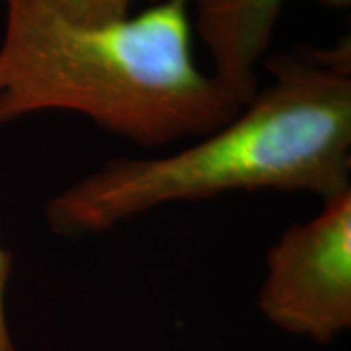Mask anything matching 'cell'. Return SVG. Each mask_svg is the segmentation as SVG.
Returning <instances> with one entry per match:
<instances>
[{"label":"cell","mask_w":351,"mask_h":351,"mask_svg":"<svg viewBox=\"0 0 351 351\" xmlns=\"http://www.w3.org/2000/svg\"><path fill=\"white\" fill-rule=\"evenodd\" d=\"M271 82L223 127L156 158H112L45 205L59 237L104 232L162 205L234 191L351 189V43L265 59Z\"/></svg>","instance_id":"6da1fadb"},{"label":"cell","mask_w":351,"mask_h":351,"mask_svg":"<svg viewBox=\"0 0 351 351\" xmlns=\"http://www.w3.org/2000/svg\"><path fill=\"white\" fill-rule=\"evenodd\" d=\"M4 8L0 123L73 112L156 149L203 137L242 108L195 63L189 0L101 25L69 22L39 0H4Z\"/></svg>","instance_id":"7a4b0ae2"},{"label":"cell","mask_w":351,"mask_h":351,"mask_svg":"<svg viewBox=\"0 0 351 351\" xmlns=\"http://www.w3.org/2000/svg\"><path fill=\"white\" fill-rule=\"evenodd\" d=\"M258 308L274 326L320 346L351 328V189L289 226L265 256Z\"/></svg>","instance_id":"3957f363"},{"label":"cell","mask_w":351,"mask_h":351,"mask_svg":"<svg viewBox=\"0 0 351 351\" xmlns=\"http://www.w3.org/2000/svg\"><path fill=\"white\" fill-rule=\"evenodd\" d=\"M287 0H189L191 27L205 43L213 80L240 106L260 90L258 66L271 45L276 24ZM348 8L351 0H322Z\"/></svg>","instance_id":"277c9868"},{"label":"cell","mask_w":351,"mask_h":351,"mask_svg":"<svg viewBox=\"0 0 351 351\" xmlns=\"http://www.w3.org/2000/svg\"><path fill=\"white\" fill-rule=\"evenodd\" d=\"M64 20L80 25H101L131 16L135 0H39ZM162 2V0H151Z\"/></svg>","instance_id":"5b68a950"},{"label":"cell","mask_w":351,"mask_h":351,"mask_svg":"<svg viewBox=\"0 0 351 351\" xmlns=\"http://www.w3.org/2000/svg\"><path fill=\"white\" fill-rule=\"evenodd\" d=\"M12 274V254L0 246V351H18L6 316V287Z\"/></svg>","instance_id":"8992f818"}]
</instances>
